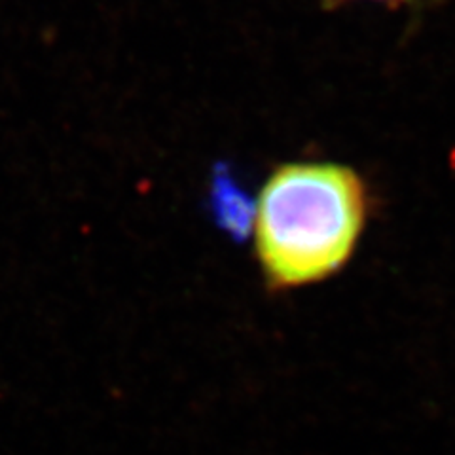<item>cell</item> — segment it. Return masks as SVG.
Listing matches in <instances>:
<instances>
[{"instance_id":"cell-1","label":"cell","mask_w":455,"mask_h":455,"mask_svg":"<svg viewBox=\"0 0 455 455\" xmlns=\"http://www.w3.org/2000/svg\"><path fill=\"white\" fill-rule=\"evenodd\" d=\"M366 215V184L349 165H279L264 182L252 220L254 252L267 289L307 287L344 269Z\"/></svg>"},{"instance_id":"cell-2","label":"cell","mask_w":455,"mask_h":455,"mask_svg":"<svg viewBox=\"0 0 455 455\" xmlns=\"http://www.w3.org/2000/svg\"><path fill=\"white\" fill-rule=\"evenodd\" d=\"M211 204L219 224L235 237H245L252 230L256 205H252L247 194L237 187L230 169L222 165L212 173Z\"/></svg>"},{"instance_id":"cell-3","label":"cell","mask_w":455,"mask_h":455,"mask_svg":"<svg viewBox=\"0 0 455 455\" xmlns=\"http://www.w3.org/2000/svg\"><path fill=\"white\" fill-rule=\"evenodd\" d=\"M332 3H339V0H332ZM379 3H391V4H396V3H410V0H379Z\"/></svg>"}]
</instances>
